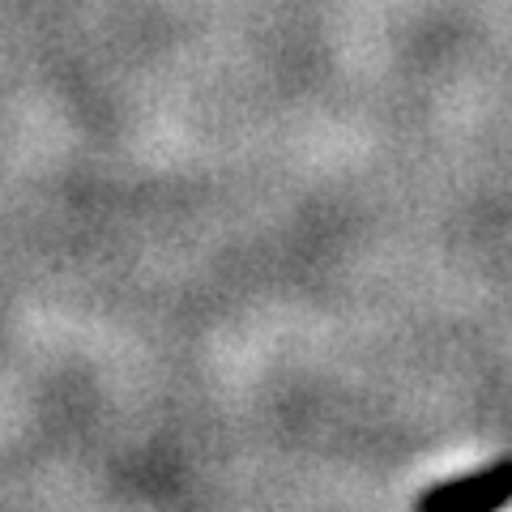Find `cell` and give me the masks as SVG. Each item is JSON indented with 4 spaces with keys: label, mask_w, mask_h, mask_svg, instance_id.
<instances>
[{
    "label": "cell",
    "mask_w": 512,
    "mask_h": 512,
    "mask_svg": "<svg viewBox=\"0 0 512 512\" xmlns=\"http://www.w3.org/2000/svg\"><path fill=\"white\" fill-rule=\"evenodd\" d=\"M504 504H508V461H495L487 470L461 474L453 483L423 491L414 512H500Z\"/></svg>",
    "instance_id": "6da1fadb"
}]
</instances>
